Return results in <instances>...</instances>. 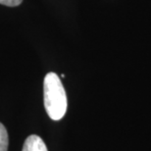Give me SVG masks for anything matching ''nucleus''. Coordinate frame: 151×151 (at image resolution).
Here are the masks:
<instances>
[{
	"label": "nucleus",
	"mask_w": 151,
	"mask_h": 151,
	"mask_svg": "<svg viewBox=\"0 0 151 151\" xmlns=\"http://www.w3.org/2000/svg\"><path fill=\"white\" fill-rule=\"evenodd\" d=\"M44 107L50 119L61 120L67 111L68 101L65 88L55 73H48L43 81Z\"/></svg>",
	"instance_id": "obj_1"
},
{
	"label": "nucleus",
	"mask_w": 151,
	"mask_h": 151,
	"mask_svg": "<svg viewBox=\"0 0 151 151\" xmlns=\"http://www.w3.org/2000/svg\"><path fill=\"white\" fill-rule=\"evenodd\" d=\"M22 151H48L44 141L37 134H31L27 137Z\"/></svg>",
	"instance_id": "obj_2"
},
{
	"label": "nucleus",
	"mask_w": 151,
	"mask_h": 151,
	"mask_svg": "<svg viewBox=\"0 0 151 151\" xmlns=\"http://www.w3.org/2000/svg\"><path fill=\"white\" fill-rule=\"evenodd\" d=\"M9 137L7 129L3 124L0 123V151H8Z\"/></svg>",
	"instance_id": "obj_3"
},
{
	"label": "nucleus",
	"mask_w": 151,
	"mask_h": 151,
	"mask_svg": "<svg viewBox=\"0 0 151 151\" xmlns=\"http://www.w3.org/2000/svg\"><path fill=\"white\" fill-rule=\"evenodd\" d=\"M23 0H0V4L8 6V7H16L19 6Z\"/></svg>",
	"instance_id": "obj_4"
}]
</instances>
